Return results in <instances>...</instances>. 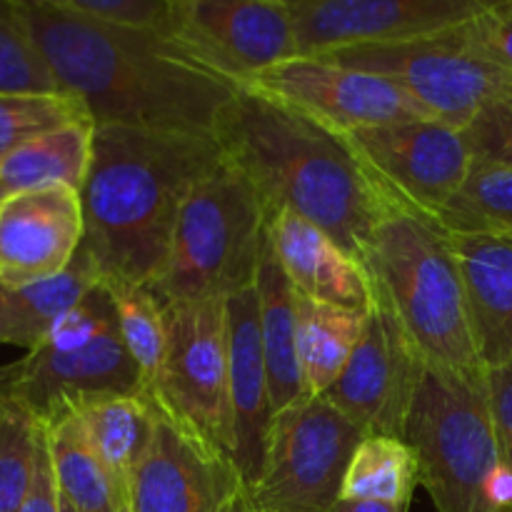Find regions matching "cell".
Returning <instances> with one entry per match:
<instances>
[{
    "label": "cell",
    "mask_w": 512,
    "mask_h": 512,
    "mask_svg": "<svg viewBox=\"0 0 512 512\" xmlns=\"http://www.w3.org/2000/svg\"><path fill=\"white\" fill-rule=\"evenodd\" d=\"M20 8L60 90L75 95L95 125L215 133L243 88L173 30L45 3Z\"/></svg>",
    "instance_id": "cell-1"
},
{
    "label": "cell",
    "mask_w": 512,
    "mask_h": 512,
    "mask_svg": "<svg viewBox=\"0 0 512 512\" xmlns=\"http://www.w3.org/2000/svg\"><path fill=\"white\" fill-rule=\"evenodd\" d=\"M220 158L213 133L95 125L80 248L103 283H155L190 188Z\"/></svg>",
    "instance_id": "cell-2"
},
{
    "label": "cell",
    "mask_w": 512,
    "mask_h": 512,
    "mask_svg": "<svg viewBox=\"0 0 512 512\" xmlns=\"http://www.w3.org/2000/svg\"><path fill=\"white\" fill-rule=\"evenodd\" d=\"M213 135L268 213L285 208L303 215L358 260L380 220L395 208L345 135L245 85Z\"/></svg>",
    "instance_id": "cell-3"
},
{
    "label": "cell",
    "mask_w": 512,
    "mask_h": 512,
    "mask_svg": "<svg viewBox=\"0 0 512 512\" xmlns=\"http://www.w3.org/2000/svg\"><path fill=\"white\" fill-rule=\"evenodd\" d=\"M360 263L373 298L395 315L428 368L483 373L463 273L450 235L435 220L395 205Z\"/></svg>",
    "instance_id": "cell-4"
},
{
    "label": "cell",
    "mask_w": 512,
    "mask_h": 512,
    "mask_svg": "<svg viewBox=\"0 0 512 512\" xmlns=\"http://www.w3.org/2000/svg\"><path fill=\"white\" fill-rule=\"evenodd\" d=\"M268 240V208L248 178L220 158L190 188L163 270L150 285L163 308L228 298L255 283Z\"/></svg>",
    "instance_id": "cell-5"
},
{
    "label": "cell",
    "mask_w": 512,
    "mask_h": 512,
    "mask_svg": "<svg viewBox=\"0 0 512 512\" xmlns=\"http://www.w3.org/2000/svg\"><path fill=\"white\" fill-rule=\"evenodd\" d=\"M405 440L415 450L420 485L438 512H500L490 498L503 465L483 373L425 370Z\"/></svg>",
    "instance_id": "cell-6"
},
{
    "label": "cell",
    "mask_w": 512,
    "mask_h": 512,
    "mask_svg": "<svg viewBox=\"0 0 512 512\" xmlns=\"http://www.w3.org/2000/svg\"><path fill=\"white\" fill-rule=\"evenodd\" d=\"M20 363L15 398L23 400L40 423L90 400L145 393L143 375L125 348L105 283L63 315L43 345Z\"/></svg>",
    "instance_id": "cell-7"
},
{
    "label": "cell",
    "mask_w": 512,
    "mask_h": 512,
    "mask_svg": "<svg viewBox=\"0 0 512 512\" xmlns=\"http://www.w3.org/2000/svg\"><path fill=\"white\" fill-rule=\"evenodd\" d=\"M163 365L148 398L160 415L213 453L233 455L228 395L225 298L185 300L165 308ZM233 460V458H230Z\"/></svg>",
    "instance_id": "cell-8"
},
{
    "label": "cell",
    "mask_w": 512,
    "mask_h": 512,
    "mask_svg": "<svg viewBox=\"0 0 512 512\" xmlns=\"http://www.w3.org/2000/svg\"><path fill=\"white\" fill-rule=\"evenodd\" d=\"M323 58L385 75L435 118L460 130L490 103L512 95L510 70L485 58L470 43L465 25L400 43L330 50Z\"/></svg>",
    "instance_id": "cell-9"
},
{
    "label": "cell",
    "mask_w": 512,
    "mask_h": 512,
    "mask_svg": "<svg viewBox=\"0 0 512 512\" xmlns=\"http://www.w3.org/2000/svg\"><path fill=\"white\" fill-rule=\"evenodd\" d=\"M363 430L328 398H303L273 418L260 480L245 490L260 512H333Z\"/></svg>",
    "instance_id": "cell-10"
},
{
    "label": "cell",
    "mask_w": 512,
    "mask_h": 512,
    "mask_svg": "<svg viewBox=\"0 0 512 512\" xmlns=\"http://www.w3.org/2000/svg\"><path fill=\"white\" fill-rule=\"evenodd\" d=\"M345 140L395 205L430 220L440 218L473 165L463 130L438 118L355 128Z\"/></svg>",
    "instance_id": "cell-11"
},
{
    "label": "cell",
    "mask_w": 512,
    "mask_h": 512,
    "mask_svg": "<svg viewBox=\"0 0 512 512\" xmlns=\"http://www.w3.org/2000/svg\"><path fill=\"white\" fill-rule=\"evenodd\" d=\"M245 88L278 100L340 135L368 125L435 118L385 75L350 68L323 55H298L273 65Z\"/></svg>",
    "instance_id": "cell-12"
},
{
    "label": "cell",
    "mask_w": 512,
    "mask_h": 512,
    "mask_svg": "<svg viewBox=\"0 0 512 512\" xmlns=\"http://www.w3.org/2000/svg\"><path fill=\"white\" fill-rule=\"evenodd\" d=\"M425 360L395 315L373 298L365 328L348 365L323 395L365 435L403 438L415 395L425 378Z\"/></svg>",
    "instance_id": "cell-13"
},
{
    "label": "cell",
    "mask_w": 512,
    "mask_h": 512,
    "mask_svg": "<svg viewBox=\"0 0 512 512\" xmlns=\"http://www.w3.org/2000/svg\"><path fill=\"white\" fill-rule=\"evenodd\" d=\"M170 30L213 68L248 85L273 65L298 58L288 0H168Z\"/></svg>",
    "instance_id": "cell-14"
},
{
    "label": "cell",
    "mask_w": 512,
    "mask_h": 512,
    "mask_svg": "<svg viewBox=\"0 0 512 512\" xmlns=\"http://www.w3.org/2000/svg\"><path fill=\"white\" fill-rule=\"evenodd\" d=\"M300 55L400 43L470 23L500 0H288Z\"/></svg>",
    "instance_id": "cell-15"
},
{
    "label": "cell",
    "mask_w": 512,
    "mask_h": 512,
    "mask_svg": "<svg viewBox=\"0 0 512 512\" xmlns=\"http://www.w3.org/2000/svg\"><path fill=\"white\" fill-rule=\"evenodd\" d=\"M240 490L233 460L195 443L158 413L153 443L130 478L128 510L230 512Z\"/></svg>",
    "instance_id": "cell-16"
},
{
    "label": "cell",
    "mask_w": 512,
    "mask_h": 512,
    "mask_svg": "<svg viewBox=\"0 0 512 512\" xmlns=\"http://www.w3.org/2000/svg\"><path fill=\"white\" fill-rule=\"evenodd\" d=\"M83 200L75 188L23 190L0 200V285L20 288L63 273L83 245Z\"/></svg>",
    "instance_id": "cell-17"
},
{
    "label": "cell",
    "mask_w": 512,
    "mask_h": 512,
    "mask_svg": "<svg viewBox=\"0 0 512 512\" xmlns=\"http://www.w3.org/2000/svg\"><path fill=\"white\" fill-rule=\"evenodd\" d=\"M228 310V395L233 430V465L243 490L260 480L273 428V400L260 340L255 283L225 298Z\"/></svg>",
    "instance_id": "cell-18"
},
{
    "label": "cell",
    "mask_w": 512,
    "mask_h": 512,
    "mask_svg": "<svg viewBox=\"0 0 512 512\" xmlns=\"http://www.w3.org/2000/svg\"><path fill=\"white\" fill-rule=\"evenodd\" d=\"M268 235L295 293L318 303L370 308L373 290L368 270L323 228L280 208L268 213Z\"/></svg>",
    "instance_id": "cell-19"
},
{
    "label": "cell",
    "mask_w": 512,
    "mask_h": 512,
    "mask_svg": "<svg viewBox=\"0 0 512 512\" xmlns=\"http://www.w3.org/2000/svg\"><path fill=\"white\" fill-rule=\"evenodd\" d=\"M450 235L483 368L512 363V240Z\"/></svg>",
    "instance_id": "cell-20"
},
{
    "label": "cell",
    "mask_w": 512,
    "mask_h": 512,
    "mask_svg": "<svg viewBox=\"0 0 512 512\" xmlns=\"http://www.w3.org/2000/svg\"><path fill=\"white\" fill-rule=\"evenodd\" d=\"M255 293H258L260 340H263L265 368H268L270 400H273V413L278 415L280 410L290 408L308 395H305L298 358V293L280 265L270 235L255 273Z\"/></svg>",
    "instance_id": "cell-21"
},
{
    "label": "cell",
    "mask_w": 512,
    "mask_h": 512,
    "mask_svg": "<svg viewBox=\"0 0 512 512\" xmlns=\"http://www.w3.org/2000/svg\"><path fill=\"white\" fill-rule=\"evenodd\" d=\"M100 283V270L80 248L73 263L53 278L20 288L0 285V343L18 345L30 353L43 345L58 320Z\"/></svg>",
    "instance_id": "cell-22"
},
{
    "label": "cell",
    "mask_w": 512,
    "mask_h": 512,
    "mask_svg": "<svg viewBox=\"0 0 512 512\" xmlns=\"http://www.w3.org/2000/svg\"><path fill=\"white\" fill-rule=\"evenodd\" d=\"M43 428L60 498L78 512H130L128 495L100 460L78 410L45 420Z\"/></svg>",
    "instance_id": "cell-23"
},
{
    "label": "cell",
    "mask_w": 512,
    "mask_h": 512,
    "mask_svg": "<svg viewBox=\"0 0 512 512\" xmlns=\"http://www.w3.org/2000/svg\"><path fill=\"white\" fill-rule=\"evenodd\" d=\"M93 135V120H75L15 148L0 160V200L50 185H68L80 193L93 160Z\"/></svg>",
    "instance_id": "cell-24"
},
{
    "label": "cell",
    "mask_w": 512,
    "mask_h": 512,
    "mask_svg": "<svg viewBox=\"0 0 512 512\" xmlns=\"http://www.w3.org/2000/svg\"><path fill=\"white\" fill-rule=\"evenodd\" d=\"M365 313L298 295V358L308 398L325 395L340 378L363 335Z\"/></svg>",
    "instance_id": "cell-25"
},
{
    "label": "cell",
    "mask_w": 512,
    "mask_h": 512,
    "mask_svg": "<svg viewBox=\"0 0 512 512\" xmlns=\"http://www.w3.org/2000/svg\"><path fill=\"white\" fill-rule=\"evenodd\" d=\"M88 438L128 495L130 478L148 453L158 423V410L145 393L108 395L78 408Z\"/></svg>",
    "instance_id": "cell-26"
},
{
    "label": "cell",
    "mask_w": 512,
    "mask_h": 512,
    "mask_svg": "<svg viewBox=\"0 0 512 512\" xmlns=\"http://www.w3.org/2000/svg\"><path fill=\"white\" fill-rule=\"evenodd\" d=\"M435 223L445 233L512 240V168L473 160L465 183Z\"/></svg>",
    "instance_id": "cell-27"
},
{
    "label": "cell",
    "mask_w": 512,
    "mask_h": 512,
    "mask_svg": "<svg viewBox=\"0 0 512 512\" xmlns=\"http://www.w3.org/2000/svg\"><path fill=\"white\" fill-rule=\"evenodd\" d=\"M420 468L408 440L390 435H365L350 460L343 498L413 503Z\"/></svg>",
    "instance_id": "cell-28"
},
{
    "label": "cell",
    "mask_w": 512,
    "mask_h": 512,
    "mask_svg": "<svg viewBox=\"0 0 512 512\" xmlns=\"http://www.w3.org/2000/svg\"><path fill=\"white\" fill-rule=\"evenodd\" d=\"M43 423L13 393L0 398V512H20L33 488Z\"/></svg>",
    "instance_id": "cell-29"
},
{
    "label": "cell",
    "mask_w": 512,
    "mask_h": 512,
    "mask_svg": "<svg viewBox=\"0 0 512 512\" xmlns=\"http://www.w3.org/2000/svg\"><path fill=\"white\" fill-rule=\"evenodd\" d=\"M105 288L113 295L125 348L143 375L145 393H150L160 365H163L165 343H168L165 308L155 298L153 290L145 288V285L105 283Z\"/></svg>",
    "instance_id": "cell-30"
},
{
    "label": "cell",
    "mask_w": 512,
    "mask_h": 512,
    "mask_svg": "<svg viewBox=\"0 0 512 512\" xmlns=\"http://www.w3.org/2000/svg\"><path fill=\"white\" fill-rule=\"evenodd\" d=\"M75 120H90V115L70 93H0V160L28 140Z\"/></svg>",
    "instance_id": "cell-31"
},
{
    "label": "cell",
    "mask_w": 512,
    "mask_h": 512,
    "mask_svg": "<svg viewBox=\"0 0 512 512\" xmlns=\"http://www.w3.org/2000/svg\"><path fill=\"white\" fill-rule=\"evenodd\" d=\"M0 93H65L40 55L18 0H0Z\"/></svg>",
    "instance_id": "cell-32"
},
{
    "label": "cell",
    "mask_w": 512,
    "mask_h": 512,
    "mask_svg": "<svg viewBox=\"0 0 512 512\" xmlns=\"http://www.w3.org/2000/svg\"><path fill=\"white\" fill-rule=\"evenodd\" d=\"M473 160L512 168V95L480 110L463 128Z\"/></svg>",
    "instance_id": "cell-33"
},
{
    "label": "cell",
    "mask_w": 512,
    "mask_h": 512,
    "mask_svg": "<svg viewBox=\"0 0 512 512\" xmlns=\"http://www.w3.org/2000/svg\"><path fill=\"white\" fill-rule=\"evenodd\" d=\"M20 3L58 5V8L95 15V18H108L118 20V23L150 25V28L170 30L168 0H20Z\"/></svg>",
    "instance_id": "cell-34"
},
{
    "label": "cell",
    "mask_w": 512,
    "mask_h": 512,
    "mask_svg": "<svg viewBox=\"0 0 512 512\" xmlns=\"http://www.w3.org/2000/svg\"><path fill=\"white\" fill-rule=\"evenodd\" d=\"M465 33L485 58L512 73V0H500L465 23Z\"/></svg>",
    "instance_id": "cell-35"
},
{
    "label": "cell",
    "mask_w": 512,
    "mask_h": 512,
    "mask_svg": "<svg viewBox=\"0 0 512 512\" xmlns=\"http://www.w3.org/2000/svg\"><path fill=\"white\" fill-rule=\"evenodd\" d=\"M485 390L500 455L512 468V363L485 368Z\"/></svg>",
    "instance_id": "cell-36"
},
{
    "label": "cell",
    "mask_w": 512,
    "mask_h": 512,
    "mask_svg": "<svg viewBox=\"0 0 512 512\" xmlns=\"http://www.w3.org/2000/svg\"><path fill=\"white\" fill-rule=\"evenodd\" d=\"M20 512H60V490H58V483H55L53 465H50L45 428H43V440H40L33 488H30L28 500H25L23 510Z\"/></svg>",
    "instance_id": "cell-37"
},
{
    "label": "cell",
    "mask_w": 512,
    "mask_h": 512,
    "mask_svg": "<svg viewBox=\"0 0 512 512\" xmlns=\"http://www.w3.org/2000/svg\"><path fill=\"white\" fill-rule=\"evenodd\" d=\"M333 512H410V503H380V500L340 498Z\"/></svg>",
    "instance_id": "cell-38"
},
{
    "label": "cell",
    "mask_w": 512,
    "mask_h": 512,
    "mask_svg": "<svg viewBox=\"0 0 512 512\" xmlns=\"http://www.w3.org/2000/svg\"><path fill=\"white\" fill-rule=\"evenodd\" d=\"M20 368H23V363H10V365H0V398L8 393H13L15 390V383H18L20 378Z\"/></svg>",
    "instance_id": "cell-39"
},
{
    "label": "cell",
    "mask_w": 512,
    "mask_h": 512,
    "mask_svg": "<svg viewBox=\"0 0 512 512\" xmlns=\"http://www.w3.org/2000/svg\"><path fill=\"white\" fill-rule=\"evenodd\" d=\"M230 512H260V510L255 508L253 500L245 495V490H240V495L235 498V503H233V508H230Z\"/></svg>",
    "instance_id": "cell-40"
},
{
    "label": "cell",
    "mask_w": 512,
    "mask_h": 512,
    "mask_svg": "<svg viewBox=\"0 0 512 512\" xmlns=\"http://www.w3.org/2000/svg\"><path fill=\"white\" fill-rule=\"evenodd\" d=\"M60 512H78V510H75L73 505L68 503V500H63V498H60Z\"/></svg>",
    "instance_id": "cell-41"
}]
</instances>
